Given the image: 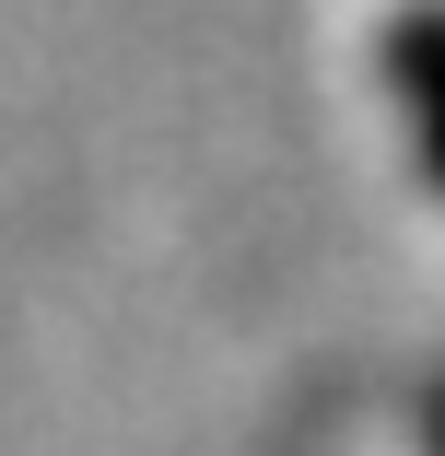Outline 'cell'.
Listing matches in <instances>:
<instances>
[{"label":"cell","mask_w":445,"mask_h":456,"mask_svg":"<svg viewBox=\"0 0 445 456\" xmlns=\"http://www.w3.org/2000/svg\"><path fill=\"white\" fill-rule=\"evenodd\" d=\"M387 94H399V118H410V141H422V164L445 175V0H410V12L387 24Z\"/></svg>","instance_id":"obj_1"}]
</instances>
